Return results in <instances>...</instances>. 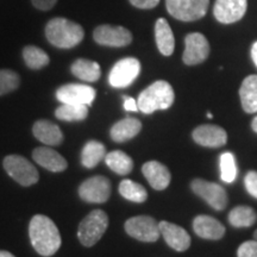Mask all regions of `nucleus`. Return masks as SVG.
Returning <instances> with one entry per match:
<instances>
[{"instance_id": "nucleus-6", "label": "nucleus", "mask_w": 257, "mask_h": 257, "mask_svg": "<svg viewBox=\"0 0 257 257\" xmlns=\"http://www.w3.org/2000/svg\"><path fill=\"white\" fill-rule=\"evenodd\" d=\"M4 168L15 181L24 187L37 184L40 180V175L35 166L21 155L6 156L4 160Z\"/></svg>"}, {"instance_id": "nucleus-34", "label": "nucleus", "mask_w": 257, "mask_h": 257, "mask_svg": "<svg viewBox=\"0 0 257 257\" xmlns=\"http://www.w3.org/2000/svg\"><path fill=\"white\" fill-rule=\"evenodd\" d=\"M244 186H245L246 192L251 197L257 199V172L250 170V172L246 173L245 178H244Z\"/></svg>"}, {"instance_id": "nucleus-11", "label": "nucleus", "mask_w": 257, "mask_h": 257, "mask_svg": "<svg viewBox=\"0 0 257 257\" xmlns=\"http://www.w3.org/2000/svg\"><path fill=\"white\" fill-rule=\"evenodd\" d=\"M93 38L100 46L121 48L133 42V34L124 27L104 24L94 29Z\"/></svg>"}, {"instance_id": "nucleus-1", "label": "nucleus", "mask_w": 257, "mask_h": 257, "mask_svg": "<svg viewBox=\"0 0 257 257\" xmlns=\"http://www.w3.org/2000/svg\"><path fill=\"white\" fill-rule=\"evenodd\" d=\"M31 244L42 256H53L61 246L59 229L50 218L43 214H36L29 226Z\"/></svg>"}, {"instance_id": "nucleus-8", "label": "nucleus", "mask_w": 257, "mask_h": 257, "mask_svg": "<svg viewBox=\"0 0 257 257\" xmlns=\"http://www.w3.org/2000/svg\"><path fill=\"white\" fill-rule=\"evenodd\" d=\"M125 231L133 238L146 243H154L160 238V224L149 216L133 217L125 221Z\"/></svg>"}, {"instance_id": "nucleus-26", "label": "nucleus", "mask_w": 257, "mask_h": 257, "mask_svg": "<svg viewBox=\"0 0 257 257\" xmlns=\"http://www.w3.org/2000/svg\"><path fill=\"white\" fill-rule=\"evenodd\" d=\"M106 148L98 141H89L83 147L81 153V163L86 168H94L105 159Z\"/></svg>"}, {"instance_id": "nucleus-19", "label": "nucleus", "mask_w": 257, "mask_h": 257, "mask_svg": "<svg viewBox=\"0 0 257 257\" xmlns=\"http://www.w3.org/2000/svg\"><path fill=\"white\" fill-rule=\"evenodd\" d=\"M32 159L37 165L54 173L63 172L68 167V163L62 155L47 147L36 148L32 153Z\"/></svg>"}, {"instance_id": "nucleus-23", "label": "nucleus", "mask_w": 257, "mask_h": 257, "mask_svg": "<svg viewBox=\"0 0 257 257\" xmlns=\"http://www.w3.org/2000/svg\"><path fill=\"white\" fill-rule=\"evenodd\" d=\"M239 98L246 113L257 112V75H249L243 80L239 88Z\"/></svg>"}, {"instance_id": "nucleus-41", "label": "nucleus", "mask_w": 257, "mask_h": 257, "mask_svg": "<svg viewBox=\"0 0 257 257\" xmlns=\"http://www.w3.org/2000/svg\"><path fill=\"white\" fill-rule=\"evenodd\" d=\"M253 239L257 240V230L255 231V232H253Z\"/></svg>"}, {"instance_id": "nucleus-39", "label": "nucleus", "mask_w": 257, "mask_h": 257, "mask_svg": "<svg viewBox=\"0 0 257 257\" xmlns=\"http://www.w3.org/2000/svg\"><path fill=\"white\" fill-rule=\"evenodd\" d=\"M0 257H16V256H14L11 252H9V251L0 250Z\"/></svg>"}, {"instance_id": "nucleus-20", "label": "nucleus", "mask_w": 257, "mask_h": 257, "mask_svg": "<svg viewBox=\"0 0 257 257\" xmlns=\"http://www.w3.org/2000/svg\"><path fill=\"white\" fill-rule=\"evenodd\" d=\"M142 130V123L137 118L126 117L124 119L117 121L111 127L110 135L112 141L117 143H124L136 137Z\"/></svg>"}, {"instance_id": "nucleus-38", "label": "nucleus", "mask_w": 257, "mask_h": 257, "mask_svg": "<svg viewBox=\"0 0 257 257\" xmlns=\"http://www.w3.org/2000/svg\"><path fill=\"white\" fill-rule=\"evenodd\" d=\"M251 57H252L253 63H255L257 67V42H255L251 47Z\"/></svg>"}, {"instance_id": "nucleus-25", "label": "nucleus", "mask_w": 257, "mask_h": 257, "mask_svg": "<svg viewBox=\"0 0 257 257\" xmlns=\"http://www.w3.org/2000/svg\"><path fill=\"white\" fill-rule=\"evenodd\" d=\"M105 162L112 172L118 175H127L134 169V161L121 150H114L106 154Z\"/></svg>"}, {"instance_id": "nucleus-12", "label": "nucleus", "mask_w": 257, "mask_h": 257, "mask_svg": "<svg viewBox=\"0 0 257 257\" xmlns=\"http://www.w3.org/2000/svg\"><path fill=\"white\" fill-rule=\"evenodd\" d=\"M210 50L207 38L200 32H193L185 38V51L182 60L187 66H195L207 59Z\"/></svg>"}, {"instance_id": "nucleus-42", "label": "nucleus", "mask_w": 257, "mask_h": 257, "mask_svg": "<svg viewBox=\"0 0 257 257\" xmlns=\"http://www.w3.org/2000/svg\"><path fill=\"white\" fill-rule=\"evenodd\" d=\"M207 117H208V118H212V113H211V112H207Z\"/></svg>"}, {"instance_id": "nucleus-30", "label": "nucleus", "mask_w": 257, "mask_h": 257, "mask_svg": "<svg viewBox=\"0 0 257 257\" xmlns=\"http://www.w3.org/2000/svg\"><path fill=\"white\" fill-rule=\"evenodd\" d=\"M25 64L31 69H41L49 64V56L46 51L35 46H28L23 50Z\"/></svg>"}, {"instance_id": "nucleus-7", "label": "nucleus", "mask_w": 257, "mask_h": 257, "mask_svg": "<svg viewBox=\"0 0 257 257\" xmlns=\"http://www.w3.org/2000/svg\"><path fill=\"white\" fill-rule=\"evenodd\" d=\"M191 188L195 195L206 201L213 210L223 211L226 208L229 198L225 188L219 184L204 179H194L191 182Z\"/></svg>"}, {"instance_id": "nucleus-27", "label": "nucleus", "mask_w": 257, "mask_h": 257, "mask_svg": "<svg viewBox=\"0 0 257 257\" xmlns=\"http://www.w3.org/2000/svg\"><path fill=\"white\" fill-rule=\"evenodd\" d=\"M229 223L233 227H249L257 221V213L250 206H237L230 211L227 216Z\"/></svg>"}, {"instance_id": "nucleus-2", "label": "nucleus", "mask_w": 257, "mask_h": 257, "mask_svg": "<svg viewBox=\"0 0 257 257\" xmlns=\"http://www.w3.org/2000/svg\"><path fill=\"white\" fill-rule=\"evenodd\" d=\"M47 40L60 49H70L81 43L85 31L81 25L67 18H53L46 27Z\"/></svg>"}, {"instance_id": "nucleus-9", "label": "nucleus", "mask_w": 257, "mask_h": 257, "mask_svg": "<svg viewBox=\"0 0 257 257\" xmlns=\"http://www.w3.org/2000/svg\"><path fill=\"white\" fill-rule=\"evenodd\" d=\"M111 181L101 175L93 176L83 181L79 187V195L83 201L91 204H102L110 199Z\"/></svg>"}, {"instance_id": "nucleus-24", "label": "nucleus", "mask_w": 257, "mask_h": 257, "mask_svg": "<svg viewBox=\"0 0 257 257\" xmlns=\"http://www.w3.org/2000/svg\"><path fill=\"white\" fill-rule=\"evenodd\" d=\"M72 73L76 78L87 82H95L100 79L101 70L99 63L94 61L78 59L72 64Z\"/></svg>"}, {"instance_id": "nucleus-5", "label": "nucleus", "mask_w": 257, "mask_h": 257, "mask_svg": "<svg viewBox=\"0 0 257 257\" xmlns=\"http://www.w3.org/2000/svg\"><path fill=\"white\" fill-rule=\"evenodd\" d=\"M210 0H166L167 11L175 19L194 22L206 15Z\"/></svg>"}, {"instance_id": "nucleus-35", "label": "nucleus", "mask_w": 257, "mask_h": 257, "mask_svg": "<svg viewBox=\"0 0 257 257\" xmlns=\"http://www.w3.org/2000/svg\"><path fill=\"white\" fill-rule=\"evenodd\" d=\"M131 5H134L135 8L142 9V10H149L154 9L159 5L160 0H128Z\"/></svg>"}, {"instance_id": "nucleus-28", "label": "nucleus", "mask_w": 257, "mask_h": 257, "mask_svg": "<svg viewBox=\"0 0 257 257\" xmlns=\"http://www.w3.org/2000/svg\"><path fill=\"white\" fill-rule=\"evenodd\" d=\"M119 193L124 199L137 204L144 202L148 199L147 189L133 180H123L119 185Z\"/></svg>"}, {"instance_id": "nucleus-36", "label": "nucleus", "mask_w": 257, "mask_h": 257, "mask_svg": "<svg viewBox=\"0 0 257 257\" xmlns=\"http://www.w3.org/2000/svg\"><path fill=\"white\" fill-rule=\"evenodd\" d=\"M31 2L36 9L42 10V11H48L55 6L57 0H31Z\"/></svg>"}, {"instance_id": "nucleus-18", "label": "nucleus", "mask_w": 257, "mask_h": 257, "mask_svg": "<svg viewBox=\"0 0 257 257\" xmlns=\"http://www.w3.org/2000/svg\"><path fill=\"white\" fill-rule=\"evenodd\" d=\"M144 178L148 180L149 185L156 191H163L168 187L172 180L169 169L163 163L157 161H149L142 167Z\"/></svg>"}, {"instance_id": "nucleus-21", "label": "nucleus", "mask_w": 257, "mask_h": 257, "mask_svg": "<svg viewBox=\"0 0 257 257\" xmlns=\"http://www.w3.org/2000/svg\"><path fill=\"white\" fill-rule=\"evenodd\" d=\"M32 131H34V136L47 146H59L63 142L62 131L56 124L51 123L50 120H37L34 124Z\"/></svg>"}, {"instance_id": "nucleus-37", "label": "nucleus", "mask_w": 257, "mask_h": 257, "mask_svg": "<svg viewBox=\"0 0 257 257\" xmlns=\"http://www.w3.org/2000/svg\"><path fill=\"white\" fill-rule=\"evenodd\" d=\"M124 108L130 112H137L138 111L137 101L135 100L134 98H130V96H124Z\"/></svg>"}, {"instance_id": "nucleus-13", "label": "nucleus", "mask_w": 257, "mask_h": 257, "mask_svg": "<svg viewBox=\"0 0 257 257\" xmlns=\"http://www.w3.org/2000/svg\"><path fill=\"white\" fill-rule=\"evenodd\" d=\"M95 89L87 85L68 83L63 85L56 91L57 100L62 104L72 105H92L95 99Z\"/></svg>"}, {"instance_id": "nucleus-4", "label": "nucleus", "mask_w": 257, "mask_h": 257, "mask_svg": "<svg viewBox=\"0 0 257 257\" xmlns=\"http://www.w3.org/2000/svg\"><path fill=\"white\" fill-rule=\"evenodd\" d=\"M108 226V216L102 210L92 211L79 225L78 237L82 245L93 246L104 236Z\"/></svg>"}, {"instance_id": "nucleus-33", "label": "nucleus", "mask_w": 257, "mask_h": 257, "mask_svg": "<svg viewBox=\"0 0 257 257\" xmlns=\"http://www.w3.org/2000/svg\"><path fill=\"white\" fill-rule=\"evenodd\" d=\"M237 257H257V240H246L240 244Z\"/></svg>"}, {"instance_id": "nucleus-10", "label": "nucleus", "mask_w": 257, "mask_h": 257, "mask_svg": "<svg viewBox=\"0 0 257 257\" xmlns=\"http://www.w3.org/2000/svg\"><path fill=\"white\" fill-rule=\"evenodd\" d=\"M141 73V63L135 57H125L118 61L108 75L110 85L114 88H125L130 86Z\"/></svg>"}, {"instance_id": "nucleus-3", "label": "nucleus", "mask_w": 257, "mask_h": 257, "mask_svg": "<svg viewBox=\"0 0 257 257\" xmlns=\"http://www.w3.org/2000/svg\"><path fill=\"white\" fill-rule=\"evenodd\" d=\"M174 99L175 94L172 85L165 80H159L138 96V110L146 114H152L157 110H167L173 105Z\"/></svg>"}, {"instance_id": "nucleus-15", "label": "nucleus", "mask_w": 257, "mask_h": 257, "mask_svg": "<svg viewBox=\"0 0 257 257\" xmlns=\"http://www.w3.org/2000/svg\"><path fill=\"white\" fill-rule=\"evenodd\" d=\"M194 142L205 148H220L227 142V134L223 127L214 124L199 125L193 130Z\"/></svg>"}, {"instance_id": "nucleus-14", "label": "nucleus", "mask_w": 257, "mask_h": 257, "mask_svg": "<svg viewBox=\"0 0 257 257\" xmlns=\"http://www.w3.org/2000/svg\"><path fill=\"white\" fill-rule=\"evenodd\" d=\"M246 9V0H216L213 15L219 23L232 24L244 17Z\"/></svg>"}, {"instance_id": "nucleus-31", "label": "nucleus", "mask_w": 257, "mask_h": 257, "mask_svg": "<svg viewBox=\"0 0 257 257\" xmlns=\"http://www.w3.org/2000/svg\"><path fill=\"white\" fill-rule=\"evenodd\" d=\"M220 165V179L226 184H232L237 178L236 159L232 153H223L219 159Z\"/></svg>"}, {"instance_id": "nucleus-29", "label": "nucleus", "mask_w": 257, "mask_h": 257, "mask_svg": "<svg viewBox=\"0 0 257 257\" xmlns=\"http://www.w3.org/2000/svg\"><path fill=\"white\" fill-rule=\"evenodd\" d=\"M87 105H72L63 104L56 108L55 115L60 120L64 121H80L87 118Z\"/></svg>"}, {"instance_id": "nucleus-32", "label": "nucleus", "mask_w": 257, "mask_h": 257, "mask_svg": "<svg viewBox=\"0 0 257 257\" xmlns=\"http://www.w3.org/2000/svg\"><path fill=\"white\" fill-rule=\"evenodd\" d=\"M21 79L14 70L0 69V95L8 94L18 88Z\"/></svg>"}, {"instance_id": "nucleus-16", "label": "nucleus", "mask_w": 257, "mask_h": 257, "mask_svg": "<svg viewBox=\"0 0 257 257\" xmlns=\"http://www.w3.org/2000/svg\"><path fill=\"white\" fill-rule=\"evenodd\" d=\"M160 231L166 243L173 250L179 252H184L191 246V236L184 227L179 225L169 223L167 220L160 221Z\"/></svg>"}, {"instance_id": "nucleus-17", "label": "nucleus", "mask_w": 257, "mask_h": 257, "mask_svg": "<svg viewBox=\"0 0 257 257\" xmlns=\"http://www.w3.org/2000/svg\"><path fill=\"white\" fill-rule=\"evenodd\" d=\"M193 230L200 238L208 240H218L223 238L225 234V226L216 218L205 216H198L193 220Z\"/></svg>"}, {"instance_id": "nucleus-22", "label": "nucleus", "mask_w": 257, "mask_h": 257, "mask_svg": "<svg viewBox=\"0 0 257 257\" xmlns=\"http://www.w3.org/2000/svg\"><path fill=\"white\" fill-rule=\"evenodd\" d=\"M155 40L162 55L170 56L174 53L175 38L172 28L165 18H159L155 24Z\"/></svg>"}, {"instance_id": "nucleus-40", "label": "nucleus", "mask_w": 257, "mask_h": 257, "mask_svg": "<svg viewBox=\"0 0 257 257\" xmlns=\"http://www.w3.org/2000/svg\"><path fill=\"white\" fill-rule=\"evenodd\" d=\"M251 128L257 134V115L255 118H253L252 121H251Z\"/></svg>"}]
</instances>
